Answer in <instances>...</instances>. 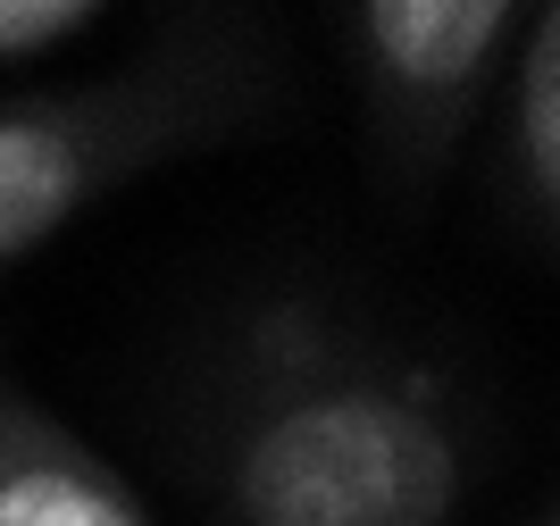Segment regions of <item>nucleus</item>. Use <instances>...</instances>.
<instances>
[{"label": "nucleus", "mask_w": 560, "mask_h": 526, "mask_svg": "<svg viewBox=\"0 0 560 526\" xmlns=\"http://www.w3.org/2000/svg\"><path fill=\"white\" fill-rule=\"evenodd\" d=\"M201 477L218 526H452L486 477V426L427 351L277 293L218 360Z\"/></svg>", "instance_id": "obj_1"}, {"label": "nucleus", "mask_w": 560, "mask_h": 526, "mask_svg": "<svg viewBox=\"0 0 560 526\" xmlns=\"http://www.w3.org/2000/svg\"><path fill=\"white\" fill-rule=\"evenodd\" d=\"M302 101L277 9H167L135 59L75 84L0 92V268L176 160L252 142Z\"/></svg>", "instance_id": "obj_2"}, {"label": "nucleus", "mask_w": 560, "mask_h": 526, "mask_svg": "<svg viewBox=\"0 0 560 526\" xmlns=\"http://www.w3.org/2000/svg\"><path fill=\"white\" fill-rule=\"evenodd\" d=\"M527 17L536 9L518 0H343L327 9L385 192L419 201L452 176L468 126L502 92Z\"/></svg>", "instance_id": "obj_3"}, {"label": "nucleus", "mask_w": 560, "mask_h": 526, "mask_svg": "<svg viewBox=\"0 0 560 526\" xmlns=\"http://www.w3.org/2000/svg\"><path fill=\"white\" fill-rule=\"evenodd\" d=\"M0 526H151L135 484L9 367H0Z\"/></svg>", "instance_id": "obj_4"}, {"label": "nucleus", "mask_w": 560, "mask_h": 526, "mask_svg": "<svg viewBox=\"0 0 560 526\" xmlns=\"http://www.w3.org/2000/svg\"><path fill=\"white\" fill-rule=\"evenodd\" d=\"M502 201L560 259V0H544L502 68Z\"/></svg>", "instance_id": "obj_5"}, {"label": "nucleus", "mask_w": 560, "mask_h": 526, "mask_svg": "<svg viewBox=\"0 0 560 526\" xmlns=\"http://www.w3.org/2000/svg\"><path fill=\"white\" fill-rule=\"evenodd\" d=\"M93 25H109L101 0H0V68H34L50 50L84 43Z\"/></svg>", "instance_id": "obj_6"}, {"label": "nucleus", "mask_w": 560, "mask_h": 526, "mask_svg": "<svg viewBox=\"0 0 560 526\" xmlns=\"http://www.w3.org/2000/svg\"><path fill=\"white\" fill-rule=\"evenodd\" d=\"M552 526H560V518H552Z\"/></svg>", "instance_id": "obj_7"}]
</instances>
